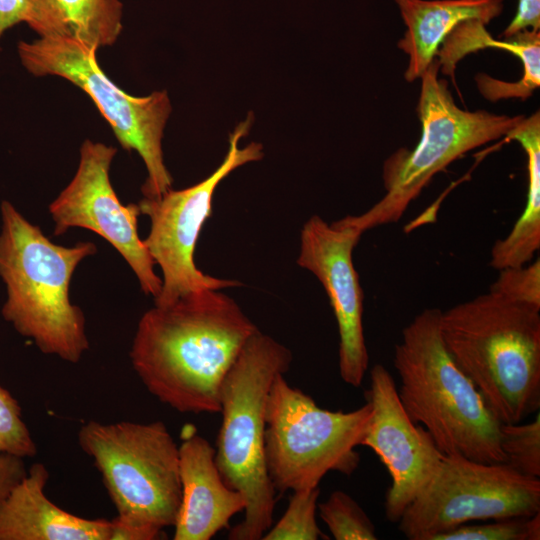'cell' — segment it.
<instances>
[{"mask_svg": "<svg viewBox=\"0 0 540 540\" xmlns=\"http://www.w3.org/2000/svg\"><path fill=\"white\" fill-rule=\"evenodd\" d=\"M258 330L231 297L194 292L141 316L131 364L160 402L182 413H219L222 382Z\"/></svg>", "mask_w": 540, "mask_h": 540, "instance_id": "obj_1", "label": "cell"}, {"mask_svg": "<svg viewBox=\"0 0 540 540\" xmlns=\"http://www.w3.org/2000/svg\"><path fill=\"white\" fill-rule=\"evenodd\" d=\"M453 360L500 423L540 408V310L488 291L441 311Z\"/></svg>", "mask_w": 540, "mask_h": 540, "instance_id": "obj_2", "label": "cell"}, {"mask_svg": "<svg viewBox=\"0 0 540 540\" xmlns=\"http://www.w3.org/2000/svg\"><path fill=\"white\" fill-rule=\"evenodd\" d=\"M0 277L7 299L1 314L44 354L77 363L89 349L81 308L70 300L77 266L94 255L92 242L71 247L52 242L9 201L0 206Z\"/></svg>", "mask_w": 540, "mask_h": 540, "instance_id": "obj_3", "label": "cell"}, {"mask_svg": "<svg viewBox=\"0 0 540 540\" xmlns=\"http://www.w3.org/2000/svg\"><path fill=\"white\" fill-rule=\"evenodd\" d=\"M440 316L438 309H424L403 329L395 346L401 403L444 455L506 463L500 446L501 423L448 352Z\"/></svg>", "mask_w": 540, "mask_h": 540, "instance_id": "obj_4", "label": "cell"}, {"mask_svg": "<svg viewBox=\"0 0 540 540\" xmlns=\"http://www.w3.org/2000/svg\"><path fill=\"white\" fill-rule=\"evenodd\" d=\"M291 361L286 346L258 330L222 382L215 461L226 484L246 501L243 520L229 531L231 540L262 539L272 526L276 489L265 459L266 404L273 381Z\"/></svg>", "mask_w": 540, "mask_h": 540, "instance_id": "obj_5", "label": "cell"}, {"mask_svg": "<svg viewBox=\"0 0 540 540\" xmlns=\"http://www.w3.org/2000/svg\"><path fill=\"white\" fill-rule=\"evenodd\" d=\"M117 510L110 540H154L174 526L181 502L179 446L161 421L101 423L78 431Z\"/></svg>", "mask_w": 540, "mask_h": 540, "instance_id": "obj_6", "label": "cell"}, {"mask_svg": "<svg viewBox=\"0 0 540 540\" xmlns=\"http://www.w3.org/2000/svg\"><path fill=\"white\" fill-rule=\"evenodd\" d=\"M435 59L421 75L416 111L421 123L417 145L399 148L383 163L384 196L366 212L348 215L339 223L362 234L375 227L396 223L432 178L467 152L507 133L524 117L468 111L458 107L446 80L439 78Z\"/></svg>", "mask_w": 540, "mask_h": 540, "instance_id": "obj_7", "label": "cell"}, {"mask_svg": "<svg viewBox=\"0 0 540 540\" xmlns=\"http://www.w3.org/2000/svg\"><path fill=\"white\" fill-rule=\"evenodd\" d=\"M371 405L349 412L319 407L284 374L272 383L266 404L265 459L276 490L319 486L330 471L351 475L360 463Z\"/></svg>", "mask_w": 540, "mask_h": 540, "instance_id": "obj_8", "label": "cell"}, {"mask_svg": "<svg viewBox=\"0 0 540 540\" xmlns=\"http://www.w3.org/2000/svg\"><path fill=\"white\" fill-rule=\"evenodd\" d=\"M96 49L74 39L40 37L20 41L18 55L24 68L36 77L59 76L82 89L111 126L120 145L142 158L147 179L141 187L146 198H156L172 188L162 137L171 103L166 91L135 97L121 90L102 71Z\"/></svg>", "mask_w": 540, "mask_h": 540, "instance_id": "obj_9", "label": "cell"}, {"mask_svg": "<svg viewBox=\"0 0 540 540\" xmlns=\"http://www.w3.org/2000/svg\"><path fill=\"white\" fill-rule=\"evenodd\" d=\"M540 512V480L507 463L444 455L430 482L405 509L398 530L434 540L470 521L530 517Z\"/></svg>", "mask_w": 540, "mask_h": 540, "instance_id": "obj_10", "label": "cell"}, {"mask_svg": "<svg viewBox=\"0 0 540 540\" xmlns=\"http://www.w3.org/2000/svg\"><path fill=\"white\" fill-rule=\"evenodd\" d=\"M251 117L229 135V149L221 165L206 179L182 189H169L156 198L144 197L138 203L141 215L150 219V230L143 243L162 272V288L155 306H167L188 294L236 287V280L220 279L203 273L194 261L200 232L212 213L213 195L218 184L236 168L260 160L262 145L250 143L239 148Z\"/></svg>", "mask_w": 540, "mask_h": 540, "instance_id": "obj_11", "label": "cell"}, {"mask_svg": "<svg viewBox=\"0 0 540 540\" xmlns=\"http://www.w3.org/2000/svg\"><path fill=\"white\" fill-rule=\"evenodd\" d=\"M117 153L113 146L85 140L77 171L70 183L49 205L54 235L70 228L88 229L105 239L135 273L145 295L157 297L162 279L155 262L138 235V204L124 205L112 187L109 171Z\"/></svg>", "mask_w": 540, "mask_h": 540, "instance_id": "obj_12", "label": "cell"}, {"mask_svg": "<svg viewBox=\"0 0 540 540\" xmlns=\"http://www.w3.org/2000/svg\"><path fill=\"white\" fill-rule=\"evenodd\" d=\"M365 396L371 414L361 446L370 448L389 472L384 510L386 518L397 523L433 478L444 454L428 431L409 417L393 377L381 364L371 368Z\"/></svg>", "mask_w": 540, "mask_h": 540, "instance_id": "obj_13", "label": "cell"}, {"mask_svg": "<svg viewBox=\"0 0 540 540\" xmlns=\"http://www.w3.org/2000/svg\"><path fill=\"white\" fill-rule=\"evenodd\" d=\"M362 233L338 221L313 215L300 233L296 263L313 273L326 291L339 332V372L353 387L361 386L369 364L363 331V291L353 263Z\"/></svg>", "mask_w": 540, "mask_h": 540, "instance_id": "obj_14", "label": "cell"}, {"mask_svg": "<svg viewBox=\"0 0 540 540\" xmlns=\"http://www.w3.org/2000/svg\"><path fill=\"white\" fill-rule=\"evenodd\" d=\"M181 502L174 524V540H209L229 527L246 501L223 480L215 448L207 439L187 434L179 446Z\"/></svg>", "mask_w": 540, "mask_h": 540, "instance_id": "obj_15", "label": "cell"}, {"mask_svg": "<svg viewBox=\"0 0 540 540\" xmlns=\"http://www.w3.org/2000/svg\"><path fill=\"white\" fill-rule=\"evenodd\" d=\"M49 472L34 463L0 505V540H110L111 520L76 516L45 494Z\"/></svg>", "mask_w": 540, "mask_h": 540, "instance_id": "obj_16", "label": "cell"}, {"mask_svg": "<svg viewBox=\"0 0 540 540\" xmlns=\"http://www.w3.org/2000/svg\"><path fill=\"white\" fill-rule=\"evenodd\" d=\"M394 1L406 27L397 46L409 57L404 73L408 82L420 79L458 24L477 19L488 25L504 8L503 0Z\"/></svg>", "mask_w": 540, "mask_h": 540, "instance_id": "obj_17", "label": "cell"}, {"mask_svg": "<svg viewBox=\"0 0 540 540\" xmlns=\"http://www.w3.org/2000/svg\"><path fill=\"white\" fill-rule=\"evenodd\" d=\"M120 0H26L24 22L40 37H64L89 47L111 46L122 31Z\"/></svg>", "mask_w": 540, "mask_h": 540, "instance_id": "obj_18", "label": "cell"}, {"mask_svg": "<svg viewBox=\"0 0 540 540\" xmlns=\"http://www.w3.org/2000/svg\"><path fill=\"white\" fill-rule=\"evenodd\" d=\"M519 142L527 155L528 191L523 212L503 239L491 250L490 266L496 270L523 266L540 248V114L523 117L506 135Z\"/></svg>", "mask_w": 540, "mask_h": 540, "instance_id": "obj_19", "label": "cell"}, {"mask_svg": "<svg viewBox=\"0 0 540 540\" xmlns=\"http://www.w3.org/2000/svg\"><path fill=\"white\" fill-rule=\"evenodd\" d=\"M323 522L336 540H376V527L347 493L336 490L317 505Z\"/></svg>", "mask_w": 540, "mask_h": 540, "instance_id": "obj_20", "label": "cell"}, {"mask_svg": "<svg viewBox=\"0 0 540 540\" xmlns=\"http://www.w3.org/2000/svg\"><path fill=\"white\" fill-rule=\"evenodd\" d=\"M319 486L293 491L279 521L263 535V540H317L325 539L316 522Z\"/></svg>", "mask_w": 540, "mask_h": 540, "instance_id": "obj_21", "label": "cell"}, {"mask_svg": "<svg viewBox=\"0 0 540 540\" xmlns=\"http://www.w3.org/2000/svg\"><path fill=\"white\" fill-rule=\"evenodd\" d=\"M500 446L506 463L519 473L540 477V413L528 423H501Z\"/></svg>", "mask_w": 540, "mask_h": 540, "instance_id": "obj_22", "label": "cell"}, {"mask_svg": "<svg viewBox=\"0 0 540 540\" xmlns=\"http://www.w3.org/2000/svg\"><path fill=\"white\" fill-rule=\"evenodd\" d=\"M540 512L530 517L466 525L438 535L434 540H539Z\"/></svg>", "mask_w": 540, "mask_h": 540, "instance_id": "obj_23", "label": "cell"}, {"mask_svg": "<svg viewBox=\"0 0 540 540\" xmlns=\"http://www.w3.org/2000/svg\"><path fill=\"white\" fill-rule=\"evenodd\" d=\"M0 453L22 458L34 457L37 446L22 418V409L16 398L0 386Z\"/></svg>", "mask_w": 540, "mask_h": 540, "instance_id": "obj_24", "label": "cell"}, {"mask_svg": "<svg viewBox=\"0 0 540 540\" xmlns=\"http://www.w3.org/2000/svg\"><path fill=\"white\" fill-rule=\"evenodd\" d=\"M489 291L514 302L540 310V260L499 270Z\"/></svg>", "mask_w": 540, "mask_h": 540, "instance_id": "obj_25", "label": "cell"}, {"mask_svg": "<svg viewBox=\"0 0 540 540\" xmlns=\"http://www.w3.org/2000/svg\"><path fill=\"white\" fill-rule=\"evenodd\" d=\"M524 30H540V0H518L516 14L502 36L508 39Z\"/></svg>", "mask_w": 540, "mask_h": 540, "instance_id": "obj_26", "label": "cell"}, {"mask_svg": "<svg viewBox=\"0 0 540 540\" xmlns=\"http://www.w3.org/2000/svg\"><path fill=\"white\" fill-rule=\"evenodd\" d=\"M26 474L22 457L0 453V505Z\"/></svg>", "mask_w": 540, "mask_h": 540, "instance_id": "obj_27", "label": "cell"}, {"mask_svg": "<svg viewBox=\"0 0 540 540\" xmlns=\"http://www.w3.org/2000/svg\"><path fill=\"white\" fill-rule=\"evenodd\" d=\"M26 0H0V38L11 27L24 22Z\"/></svg>", "mask_w": 540, "mask_h": 540, "instance_id": "obj_28", "label": "cell"}]
</instances>
